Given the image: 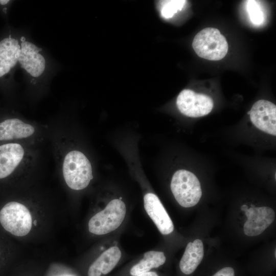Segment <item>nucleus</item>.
I'll list each match as a JSON object with an SVG mask.
<instances>
[{
	"instance_id": "f257e3e1",
	"label": "nucleus",
	"mask_w": 276,
	"mask_h": 276,
	"mask_svg": "<svg viewBox=\"0 0 276 276\" xmlns=\"http://www.w3.org/2000/svg\"><path fill=\"white\" fill-rule=\"evenodd\" d=\"M62 172L66 185L74 190L85 188L93 178L89 160L78 150L71 151L65 155Z\"/></svg>"
},
{
	"instance_id": "f03ea898",
	"label": "nucleus",
	"mask_w": 276,
	"mask_h": 276,
	"mask_svg": "<svg viewBox=\"0 0 276 276\" xmlns=\"http://www.w3.org/2000/svg\"><path fill=\"white\" fill-rule=\"evenodd\" d=\"M171 189L177 202L184 208L195 205L202 196L198 178L186 170H179L174 173L171 182Z\"/></svg>"
},
{
	"instance_id": "7ed1b4c3",
	"label": "nucleus",
	"mask_w": 276,
	"mask_h": 276,
	"mask_svg": "<svg viewBox=\"0 0 276 276\" xmlns=\"http://www.w3.org/2000/svg\"><path fill=\"white\" fill-rule=\"evenodd\" d=\"M192 47L198 56L210 60L222 59L228 49L225 37L212 27L204 28L195 35Z\"/></svg>"
},
{
	"instance_id": "20e7f679",
	"label": "nucleus",
	"mask_w": 276,
	"mask_h": 276,
	"mask_svg": "<svg viewBox=\"0 0 276 276\" xmlns=\"http://www.w3.org/2000/svg\"><path fill=\"white\" fill-rule=\"evenodd\" d=\"M126 212L123 201L114 199L105 208L93 216L88 222L89 231L96 235L106 234L118 228L123 221Z\"/></svg>"
},
{
	"instance_id": "39448f33",
	"label": "nucleus",
	"mask_w": 276,
	"mask_h": 276,
	"mask_svg": "<svg viewBox=\"0 0 276 276\" xmlns=\"http://www.w3.org/2000/svg\"><path fill=\"white\" fill-rule=\"evenodd\" d=\"M0 223L4 228L18 237L27 235L32 227V217L24 204L11 201L6 204L0 211Z\"/></svg>"
},
{
	"instance_id": "423d86ee",
	"label": "nucleus",
	"mask_w": 276,
	"mask_h": 276,
	"mask_svg": "<svg viewBox=\"0 0 276 276\" xmlns=\"http://www.w3.org/2000/svg\"><path fill=\"white\" fill-rule=\"evenodd\" d=\"M176 105L182 114L189 117L197 118L210 113L214 103L212 99L206 95L185 89L178 95Z\"/></svg>"
},
{
	"instance_id": "0eeeda50",
	"label": "nucleus",
	"mask_w": 276,
	"mask_h": 276,
	"mask_svg": "<svg viewBox=\"0 0 276 276\" xmlns=\"http://www.w3.org/2000/svg\"><path fill=\"white\" fill-rule=\"evenodd\" d=\"M252 124L258 129L273 136L276 135V106L271 102L260 100L248 111Z\"/></svg>"
},
{
	"instance_id": "6e6552de",
	"label": "nucleus",
	"mask_w": 276,
	"mask_h": 276,
	"mask_svg": "<svg viewBox=\"0 0 276 276\" xmlns=\"http://www.w3.org/2000/svg\"><path fill=\"white\" fill-rule=\"evenodd\" d=\"M20 45L18 62L21 67L31 76L39 77L46 66L45 59L40 53L42 49L25 39L21 40Z\"/></svg>"
},
{
	"instance_id": "1a4fd4ad",
	"label": "nucleus",
	"mask_w": 276,
	"mask_h": 276,
	"mask_svg": "<svg viewBox=\"0 0 276 276\" xmlns=\"http://www.w3.org/2000/svg\"><path fill=\"white\" fill-rule=\"evenodd\" d=\"M247 220L243 229L249 237L256 236L263 233L274 221L273 210L268 206L250 207L245 212Z\"/></svg>"
},
{
	"instance_id": "9d476101",
	"label": "nucleus",
	"mask_w": 276,
	"mask_h": 276,
	"mask_svg": "<svg viewBox=\"0 0 276 276\" xmlns=\"http://www.w3.org/2000/svg\"><path fill=\"white\" fill-rule=\"evenodd\" d=\"M145 211L163 235H168L174 230L173 223L158 197L148 193L144 197Z\"/></svg>"
},
{
	"instance_id": "9b49d317",
	"label": "nucleus",
	"mask_w": 276,
	"mask_h": 276,
	"mask_svg": "<svg viewBox=\"0 0 276 276\" xmlns=\"http://www.w3.org/2000/svg\"><path fill=\"white\" fill-rule=\"evenodd\" d=\"M23 147L18 143H7L0 146V179L9 176L22 160Z\"/></svg>"
},
{
	"instance_id": "f8f14e48",
	"label": "nucleus",
	"mask_w": 276,
	"mask_h": 276,
	"mask_svg": "<svg viewBox=\"0 0 276 276\" xmlns=\"http://www.w3.org/2000/svg\"><path fill=\"white\" fill-rule=\"evenodd\" d=\"M20 49L18 40L11 36L0 40V79L9 75L18 62Z\"/></svg>"
},
{
	"instance_id": "ddd939ff",
	"label": "nucleus",
	"mask_w": 276,
	"mask_h": 276,
	"mask_svg": "<svg viewBox=\"0 0 276 276\" xmlns=\"http://www.w3.org/2000/svg\"><path fill=\"white\" fill-rule=\"evenodd\" d=\"M34 127L17 118L7 119L0 122V141L29 137L35 132Z\"/></svg>"
},
{
	"instance_id": "4468645a",
	"label": "nucleus",
	"mask_w": 276,
	"mask_h": 276,
	"mask_svg": "<svg viewBox=\"0 0 276 276\" xmlns=\"http://www.w3.org/2000/svg\"><path fill=\"white\" fill-rule=\"evenodd\" d=\"M203 256V244L201 240L196 239L188 243L179 262L182 272L186 274L193 273L201 263Z\"/></svg>"
},
{
	"instance_id": "2eb2a0df",
	"label": "nucleus",
	"mask_w": 276,
	"mask_h": 276,
	"mask_svg": "<svg viewBox=\"0 0 276 276\" xmlns=\"http://www.w3.org/2000/svg\"><path fill=\"white\" fill-rule=\"evenodd\" d=\"M121 252L117 246H112L103 253L92 264L88 271V276H100L110 272L118 263Z\"/></svg>"
},
{
	"instance_id": "dca6fc26",
	"label": "nucleus",
	"mask_w": 276,
	"mask_h": 276,
	"mask_svg": "<svg viewBox=\"0 0 276 276\" xmlns=\"http://www.w3.org/2000/svg\"><path fill=\"white\" fill-rule=\"evenodd\" d=\"M166 260L163 252L153 250L147 251L144 254L143 259L131 268L130 273L134 276L149 271L151 269L157 268L164 264Z\"/></svg>"
},
{
	"instance_id": "f3484780",
	"label": "nucleus",
	"mask_w": 276,
	"mask_h": 276,
	"mask_svg": "<svg viewBox=\"0 0 276 276\" xmlns=\"http://www.w3.org/2000/svg\"><path fill=\"white\" fill-rule=\"evenodd\" d=\"M186 1L183 0L163 1L160 2V12L165 18L172 17L178 11L181 10Z\"/></svg>"
},
{
	"instance_id": "a211bd4d",
	"label": "nucleus",
	"mask_w": 276,
	"mask_h": 276,
	"mask_svg": "<svg viewBox=\"0 0 276 276\" xmlns=\"http://www.w3.org/2000/svg\"><path fill=\"white\" fill-rule=\"evenodd\" d=\"M247 2V11L251 21L255 25H260L263 21L264 15L259 5L255 1Z\"/></svg>"
},
{
	"instance_id": "6ab92c4d",
	"label": "nucleus",
	"mask_w": 276,
	"mask_h": 276,
	"mask_svg": "<svg viewBox=\"0 0 276 276\" xmlns=\"http://www.w3.org/2000/svg\"><path fill=\"white\" fill-rule=\"evenodd\" d=\"M213 276H235L234 270L232 267H226L220 269Z\"/></svg>"
},
{
	"instance_id": "aec40b11",
	"label": "nucleus",
	"mask_w": 276,
	"mask_h": 276,
	"mask_svg": "<svg viewBox=\"0 0 276 276\" xmlns=\"http://www.w3.org/2000/svg\"><path fill=\"white\" fill-rule=\"evenodd\" d=\"M134 276H158L156 273L152 271H148L139 274Z\"/></svg>"
},
{
	"instance_id": "412c9836",
	"label": "nucleus",
	"mask_w": 276,
	"mask_h": 276,
	"mask_svg": "<svg viewBox=\"0 0 276 276\" xmlns=\"http://www.w3.org/2000/svg\"><path fill=\"white\" fill-rule=\"evenodd\" d=\"M9 2V0H0V5L4 6L8 4Z\"/></svg>"
},
{
	"instance_id": "4be33fe9",
	"label": "nucleus",
	"mask_w": 276,
	"mask_h": 276,
	"mask_svg": "<svg viewBox=\"0 0 276 276\" xmlns=\"http://www.w3.org/2000/svg\"><path fill=\"white\" fill-rule=\"evenodd\" d=\"M248 209V206L246 204H243L241 207V210L244 212H245Z\"/></svg>"
},
{
	"instance_id": "5701e85b",
	"label": "nucleus",
	"mask_w": 276,
	"mask_h": 276,
	"mask_svg": "<svg viewBox=\"0 0 276 276\" xmlns=\"http://www.w3.org/2000/svg\"><path fill=\"white\" fill-rule=\"evenodd\" d=\"M36 222H37L36 220H35V221L34 222V223L35 225H36Z\"/></svg>"
}]
</instances>
